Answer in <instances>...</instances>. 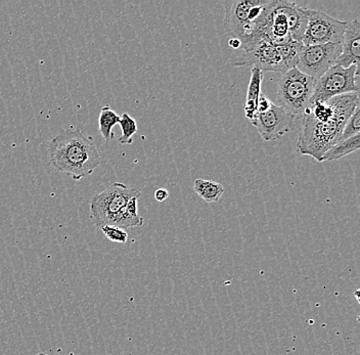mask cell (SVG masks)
<instances>
[{
	"label": "cell",
	"instance_id": "1",
	"mask_svg": "<svg viewBox=\"0 0 360 355\" xmlns=\"http://www.w3.org/2000/svg\"><path fill=\"white\" fill-rule=\"evenodd\" d=\"M335 115L326 122H319L309 114L303 115V124L297 141V150L321 163V158L330 148L339 143L349 117L359 105V91L332 98Z\"/></svg>",
	"mask_w": 360,
	"mask_h": 355
},
{
	"label": "cell",
	"instance_id": "2",
	"mask_svg": "<svg viewBox=\"0 0 360 355\" xmlns=\"http://www.w3.org/2000/svg\"><path fill=\"white\" fill-rule=\"evenodd\" d=\"M47 153L56 172L66 173L76 181L91 175L101 164L100 152L94 141L79 128L60 131L51 139Z\"/></svg>",
	"mask_w": 360,
	"mask_h": 355
},
{
	"label": "cell",
	"instance_id": "3",
	"mask_svg": "<svg viewBox=\"0 0 360 355\" xmlns=\"http://www.w3.org/2000/svg\"><path fill=\"white\" fill-rule=\"evenodd\" d=\"M302 47L301 42L296 41L276 46L266 38L258 36L245 42L236 51L233 65L283 74L297 66Z\"/></svg>",
	"mask_w": 360,
	"mask_h": 355
},
{
	"label": "cell",
	"instance_id": "4",
	"mask_svg": "<svg viewBox=\"0 0 360 355\" xmlns=\"http://www.w3.org/2000/svg\"><path fill=\"white\" fill-rule=\"evenodd\" d=\"M276 0H235L225 2L224 29L243 44L262 36ZM263 37V36H262Z\"/></svg>",
	"mask_w": 360,
	"mask_h": 355
},
{
	"label": "cell",
	"instance_id": "5",
	"mask_svg": "<svg viewBox=\"0 0 360 355\" xmlns=\"http://www.w3.org/2000/svg\"><path fill=\"white\" fill-rule=\"evenodd\" d=\"M316 80L301 73L295 67L281 74L278 82V105L295 117L302 118L309 105Z\"/></svg>",
	"mask_w": 360,
	"mask_h": 355
},
{
	"label": "cell",
	"instance_id": "6",
	"mask_svg": "<svg viewBox=\"0 0 360 355\" xmlns=\"http://www.w3.org/2000/svg\"><path fill=\"white\" fill-rule=\"evenodd\" d=\"M137 188H128L122 183H114L90 201V217L94 226H111L112 219L127 205L130 200L141 197Z\"/></svg>",
	"mask_w": 360,
	"mask_h": 355
},
{
	"label": "cell",
	"instance_id": "7",
	"mask_svg": "<svg viewBox=\"0 0 360 355\" xmlns=\"http://www.w3.org/2000/svg\"><path fill=\"white\" fill-rule=\"evenodd\" d=\"M359 75V67L351 66L344 69L335 65L315 82L314 93L308 105L326 103L336 96L359 91L357 85Z\"/></svg>",
	"mask_w": 360,
	"mask_h": 355
},
{
	"label": "cell",
	"instance_id": "8",
	"mask_svg": "<svg viewBox=\"0 0 360 355\" xmlns=\"http://www.w3.org/2000/svg\"><path fill=\"white\" fill-rule=\"evenodd\" d=\"M346 26V22L338 21L325 13L309 8V19L304 33L302 44L304 46H309L342 44Z\"/></svg>",
	"mask_w": 360,
	"mask_h": 355
},
{
	"label": "cell",
	"instance_id": "9",
	"mask_svg": "<svg viewBox=\"0 0 360 355\" xmlns=\"http://www.w3.org/2000/svg\"><path fill=\"white\" fill-rule=\"evenodd\" d=\"M341 51V44L303 46L296 68L301 73L314 78V80H319L328 69L335 66Z\"/></svg>",
	"mask_w": 360,
	"mask_h": 355
},
{
	"label": "cell",
	"instance_id": "10",
	"mask_svg": "<svg viewBox=\"0 0 360 355\" xmlns=\"http://www.w3.org/2000/svg\"><path fill=\"white\" fill-rule=\"evenodd\" d=\"M295 117L288 113L280 105L272 103L271 108L265 113L256 115L251 121L264 141H274L289 134L294 124Z\"/></svg>",
	"mask_w": 360,
	"mask_h": 355
},
{
	"label": "cell",
	"instance_id": "11",
	"mask_svg": "<svg viewBox=\"0 0 360 355\" xmlns=\"http://www.w3.org/2000/svg\"><path fill=\"white\" fill-rule=\"evenodd\" d=\"M341 44V53L335 65L344 69L351 66L359 67L360 23L359 20L347 23Z\"/></svg>",
	"mask_w": 360,
	"mask_h": 355
},
{
	"label": "cell",
	"instance_id": "12",
	"mask_svg": "<svg viewBox=\"0 0 360 355\" xmlns=\"http://www.w3.org/2000/svg\"><path fill=\"white\" fill-rule=\"evenodd\" d=\"M262 36L276 46H283L292 41L287 17L281 8V0H276L267 19L266 26L263 29Z\"/></svg>",
	"mask_w": 360,
	"mask_h": 355
},
{
	"label": "cell",
	"instance_id": "13",
	"mask_svg": "<svg viewBox=\"0 0 360 355\" xmlns=\"http://www.w3.org/2000/svg\"><path fill=\"white\" fill-rule=\"evenodd\" d=\"M281 6L287 17L291 39L292 41L302 44L304 33L309 19V8H301L292 2L281 1Z\"/></svg>",
	"mask_w": 360,
	"mask_h": 355
},
{
	"label": "cell",
	"instance_id": "14",
	"mask_svg": "<svg viewBox=\"0 0 360 355\" xmlns=\"http://www.w3.org/2000/svg\"><path fill=\"white\" fill-rule=\"evenodd\" d=\"M263 72L258 68L251 69V78L248 86L246 103H245V115L250 121H253L257 114V105L261 93V84H262Z\"/></svg>",
	"mask_w": 360,
	"mask_h": 355
},
{
	"label": "cell",
	"instance_id": "15",
	"mask_svg": "<svg viewBox=\"0 0 360 355\" xmlns=\"http://www.w3.org/2000/svg\"><path fill=\"white\" fill-rule=\"evenodd\" d=\"M137 202H139V198L130 200L127 205L124 207L121 212L112 219L111 226L122 228L124 231L127 228L143 226L145 220L139 214Z\"/></svg>",
	"mask_w": 360,
	"mask_h": 355
},
{
	"label": "cell",
	"instance_id": "16",
	"mask_svg": "<svg viewBox=\"0 0 360 355\" xmlns=\"http://www.w3.org/2000/svg\"><path fill=\"white\" fill-rule=\"evenodd\" d=\"M360 148V134L352 138L339 141L334 147L330 148L321 158L323 162L337 161L344 158L352 153L357 152Z\"/></svg>",
	"mask_w": 360,
	"mask_h": 355
},
{
	"label": "cell",
	"instance_id": "17",
	"mask_svg": "<svg viewBox=\"0 0 360 355\" xmlns=\"http://www.w3.org/2000/svg\"><path fill=\"white\" fill-rule=\"evenodd\" d=\"M193 190L208 204L217 203L224 193V188L221 183L202 179H195Z\"/></svg>",
	"mask_w": 360,
	"mask_h": 355
},
{
	"label": "cell",
	"instance_id": "18",
	"mask_svg": "<svg viewBox=\"0 0 360 355\" xmlns=\"http://www.w3.org/2000/svg\"><path fill=\"white\" fill-rule=\"evenodd\" d=\"M120 122V116L112 111L110 105H105L101 110L100 118H98V127L101 138L105 141L114 139L115 134L112 128Z\"/></svg>",
	"mask_w": 360,
	"mask_h": 355
},
{
	"label": "cell",
	"instance_id": "19",
	"mask_svg": "<svg viewBox=\"0 0 360 355\" xmlns=\"http://www.w3.org/2000/svg\"><path fill=\"white\" fill-rule=\"evenodd\" d=\"M120 125L122 134L118 138L120 145H131L134 143V136L137 132L136 121L129 114L123 113L120 116Z\"/></svg>",
	"mask_w": 360,
	"mask_h": 355
},
{
	"label": "cell",
	"instance_id": "20",
	"mask_svg": "<svg viewBox=\"0 0 360 355\" xmlns=\"http://www.w3.org/2000/svg\"><path fill=\"white\" fill-rule=\"evenodd\" d=\"M360 105H357L355 108L353 114L349 117L347 122H346L345 127L343 128L342 131L341 138L339 141H345V139L352 138V136H356L360 134Z\"/></svg>",
	"mask_w": 360,
	"mask_h": 355
},
{
	"label": "cell",
	"instance_id": "21",
	"mask_svg": "<svg viewBox=\"0 0 360 355\" xmlns=\"http://www.w3.org/2000/svg\"><path fill=\"white\" fill-rule=\"evenodd\" d=\"M108 240L114 243L125 244L128 240L127 231L114 226H103L100 228Z\"/></svg>",
	"mask_w": 360,
	"mask_h": 355
},
{
	"label": "cell",
	"instance_id": "22",
	"mask_svg": "<svg viewBox=\"0 0 360 355\" xmlns=\"http://www.w3.org/2000/svg\"><path fill=\"white\" fill-rule=\"evenodd\" d=\"M272 103H274L264 93H261L258 101L257 114L256 115L265 113V112L269 111L270 108H271Z\"/></svg>",
	"mask_w": 360,
	"mask_h": 355
},
{
	"label": "cell",
	"instance_id": "23",
	"mask_svg": "<svg viewBox=\"0 0 360 355\" xmlns=\"http://www.w3.org/2000/svg\"><path fill=\"white\" fill-rule=\"evenodd\" d=\"M168 198L169 192L166 188H158L156 192H155V199H156L158 202L166 201Z\"/></svg>",
	"mask_w": 360,
	"mask_h": 355
},
{
	"label": "cell",
	"instance_id": "24",
	"mask_svg": "<svg viewBox=\"0 0 360 355\" xmlns=\"http://www.w3.org/2000/svg\"><path fill=\"white\" fill-rule=\"evenodd\" d=\"M354 296H355V298H356L357 302L359 303L360 299H359V289L355 290Z\"/></svg>",
	"mask_w": 360,
	"mask_h": 355
},
{
	"label": "cell",
	"instance_id": "25",
	"mask_svg": "<svg viewBox=\"0 0 360 355\" xmlns=\"http://www.w3.org/2000/svg\"><path fill=\"white\" fill-rule=\"evenodd\" d=\"M36 355H47L46 354H36Z\"/></svg>",
	"mask_w": 360,
	"mask_h": 355
}]
</instances>
